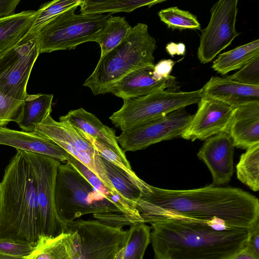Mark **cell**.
I'll list each match as a JSON object with an SVG mask.
<instances>
[{
    "instance_id": "8992f818",
    "label": "cell",
    "mask_w": 259,
    "mask_h": 259,
    "mask_svg": "<svg viewBox=\"0 0 259 259\" xmlns=\"http://www.w3.org/2000/svg\"><path fill=\"white\" fill-rule=\"evenodd\" d=\"M74 7L53 19L36 33L39 54L71 50L97 40L110 14H76Z\"/></svg>"
},
{
    "instance_id": "d6a6232c",
    "label": "cell",
    "mask_w": 259,
    "mask_h": 259,
    "mask_svg": "<svg viewBox=\"0 0 259 259\" xmlns=\"http://www.w3.org/2000/svg\"><path fill=\"white\" fill-rule=\"evenodd\" d=\"M24 101H20L0 92V126L11 121L18 123L22 119Z\"/></svg>"
},
{
    "instance_id": "8fae6325",
    "label": "cell",
    "mask_w": 259,
    "mask_h": 259,
    "mask_svg": "<svg viewBox=\"0 0 259 259\" xmlns=\"http://www.w3.org/2000/svg\"><path fill=\"white\" fill-rule=\"evenodd\" d=\"M39 54L36 34H29L1 54L0 92L24 101L30 73Z\"/></svg>"
},
{
    "instance_id": "d590c367",
    "label": "cell",
    "mask_w": 259,
    "mask_h": 259,
    "mask_svg": "<svg viewBox=\"0 0 259 259\" xmlns=\"http://www.w3.org/2000/svg\"><path fill=\"white\" fill-rule=\"evenodd\" d=\"M243 249L259 259V221L248 229V236Z\"/></svg>"
},
{
    "instance_id": "6da1fadb",
    "label": "cell",
    "mask_w": 259,
    "mask_h": 259,
    "mask_svg": "<svg viewBox=\"0 0 259 259\" xmlns=\"http://www.w3.org/2000/svg\"><path fill=\"white\" fill-rule=\"evenodd\" d=\"M136 207L145 223L161 218L220 221L249 229L259 221V200L242 189L212 185L190 190H169L150 186Z\"/></svg>"
},
{
    "instance_id": "74e56055",
    "label": "cell",
    "mask_w": 259,
    "mask_h": 259,
    "mask_svg": "<svg viewBox=\"0 0 259 259\" xmlns=\"http://www.w3.org/2000/svg\"><path fill=\"white\" fill-rule=\"evenodd\" d=\"M20 0H0V18L15 14L16 7Z\"/></svg>"
},
{
    "instance_id": "1f68e13d",
    "label": "cell",
    "mask_w": 259,
    "mask_h": 259,
    "mask_svg": "<svg viewBox=\"0 0 259 259\" xmlns=\"http://www.w3.org/2000/svg\"><path fill=\"white\" fill-rule=\"evenodd\" d=\"M82 132L84 136L92 143L103 158L120 168L138 184L145 187L149 185L137 176L133 170L128 160H123L117 154L103 144L87 134Z\"/></svg>"
},
{
    "instance_id": "30bf717a",
    "label": "cell",
    "mask_w": 259,
    "mask_h": 259,
    "mask_svg": "<svg viewBox=\"0 0 259 259\" xmlns=\"http://www.w3.org/2000/svg\"><path fill=\"white\" fill-rule=\"evenodd\" d=\"M24 152L35 178L40 235L58 236L66 232L67 230L66 224L58 215L54 197L56 177L61 163L48 156Z\"/></svg>"
},
{
    "instance_id": "7a4b0ae2",
    "label": "cell",
    "mask_w": 259,
    "mask_h": 259,
    "mask_svg": "<svg viewBox=\"0 0 259 259\" xmlns=\"http://www.w3.org/2000/svg\"><path fill=\"white\" fill-rule=\"evenodd\" d=\"M151 225L155 259H227L242 250L248 229L220 221L161 218Z\"/></svg>"
},
{
    "instance_id": "7c38bea8",
    "label": "cell",
    "mask_w": 259,
    "mask_h": 259,
    "mask_svg": "<svg viewBox=\"0 0 259 259\" xmlns=\"http://www.w3.org/2000/svg\"><path fill=\"white\" fill-rule=\"evenodd\" d=\"M237 0H220L210 9V19L201 30L197 57L206 64L212 61L240 35L236 29Z\"/></svg>"
},
{
    "instance_id": "ba28073f",
    "label": "cell",
    "mask_w": 259,
    "mask_h": 259,
    "mask_svg": "<svg viewBox=\"0 0 259 259\" xmlns=\"http://www.w3.org/2000/svg\"><path fill=\"white\" fill-rule=\"evenodd\" d=\"M66 226L72 259H114L128 231L98 220L76 219Z\"/></svg>"
},
{
    "instance_id": "5bb4252c",
    "label": "cell",
    "mask_w": 259,
    "mask_h": 259,
    "mask_svg": "<svg viewBox=\"0 0 259 259\" xmlns=\"http://www.w3.org/2000/svg\"><path fill=\"white\" fill-rule=\"evenodd\" d=\"M236 108L218 100L201 97L196 113L181 137L194 141L229 133Z\"/></svg>"
},
{
    "instance_id": "9c48e42d",
    "label": "cell",
    "mask_w": 259,
    "mask_h": 259,
    "mask_svg": "<svg viewBox=\"0 0 259 259\" xmlns=\"http://www.w3.org/2000/svg\"><path fill=\"white\" fill-rule=\"evenodd\" d=\"M35 131L53 141L88 167L101 180L114 198L122 202L126 201L113 186L102 157L81 131L67 121H57L50 115L36 126Z\"/></svg>"
},
{
    "instance_id": "f546056e",
    "label": "cell",
    "mask_w": 259,
    "mask_h": 259,
    "mask_svg": "<svg viewBox=\"0 0 259 259\" xmlns=\"http://www.w3.org/2000/svg\"><path fill=\"white\" fill-rule=\"evenodd\" d=\"M81 0H54L43 4L36 11V16L29 34H36L45 25L64 12L75 6Z\"/></svg>"
},
{
    "instance_id": "9a60e30c",
    "label": "cell",
    "mask_w": 259,
    "mask_h": 259,
    "mask_svg": "<svg viewBox=\"0 0 259 259\" xmlns=\"http://www.w3.org/2000/svg\"><path fill=\"white\" fill-rule=\"evenodd\" d=\"M234 147L229 134L223 133L207 139L199 150L197 156L210 170L213 184L230 182L233 173Z\"/></svg>"
},
{
    "instance_id": "e0dca14e",
    "label": "cell",
    "mask_w": 259,
    "mask_h": 259,
    "mask_svg": "<svg viewBox=\"0 0 259 259\" xmlns=\"http://www.w3.org/2000/svg\"><path fill=\"white\" fill-rule=\"evenodd\" d=\"M0 145L48 156L60 162H67L69 155L53 141L35 131L26 132L0 126Z\"/></svg>"
},
{
    "instance_id": "cb8c5ba5",
    "label": "cell",
    "mask_w": 259,
    "mask_h": 259,
    "mask_svg": "<svg viewBox=\"0 0 259 259\" xmlns=\"http://www.w3.org/2000/svg\"><path fill=\"white\" fill-rule=\"evenodd\" d=\"M165 0H81L79 7L83 14H109L120 12L130 13L144 6L150 7Z\"/></svg>"
},
{
    "instance_id": "7402d4cb",
    "label": "cell",
    "mask_w": 259,
    "mask_h": 259,
    "mask_svg": "<svg viewBox=\"0 0 259 259\" xmlns=\"http://www.w3.org/2000/svg\"><path fill=\"white\" fill-rule=\"evenodd\" d=\"M53 97L52 94L27 95L24 100L22 117L18 123L22 131L35 132L36 126L51 115Z\"/></svg>"
},
{
    "instance_id": "b9f144b4",
    "label": "cell",
    "mask_w": 259,
    "mask_h": 259,
    "mask_svg": "<svg viewBox=\"0 0 259 259\" xmlns=\"http://www.w3.org/2000/svg\"><path fill=\"white\" fill-rule=\"evenodd\" d=\"M1 183H0V194H1Z\"/></svg>"
},
{
    "instance_id": "603a6c76",
    "label": "cell",
    "mask_w": 259,
    "mask_h": 259,
    "mask_svg": "<svg viewBox=\"0 0 259 259\" xmlns=\"http://www.w3.org/2000/svg\"><path fill=\"white\" fill-rule=\"evenodd\" d=\"M259 55V39L222 53L213 62L212 68L222 75L240 69L250 59Z\"/></svg>"
},
{
    "instance_id": "4dcf8cb0",
    "label": "cell",
    "mask_w": 259,
    "mask_h": 259,
    "mask_svg": "<svg viewBox=\"0 0 259 259\" xmlns=\"http://www.w3.org/2000/svg\"><path fill=\"white\" fill-rule=\"evenodd\" d=\"M158 15L160 20L172 29L182 30L200 28V24L195 15L177 7L161 10Z\"/></svg>"
},
{
    "instance_id": "ac0fdd59",
    "label": "cell",
    "mask_w": 259,
    "mask_h": 259,
    "mask_svg": "<svg viewBox=\"0 0 259 259\" xmlns=\"http://www.w3.org/2000/svg\"><path fill=\"white\" fill-rule=\"evenodd\" d=\"M201 89V97L218 100L235 108L259 102V85L241 83L228 77L212 76Z\"/></svg>"
},
{
    "instance_id": "ffe728a7",
    "label": "cell",
    "mask_w": 259,
    "mask_h": 259,
    "mask_svg": "<svg viewBox=\"0 0 259 259\" xmlns=\"http://www.w3.org/2000/svg\"><path fill=\"white\" fill-rule=\"evenodd\" d=\"M59 121L68 122L103 144L123 160H127L113 129L104 124L95 115L83 108L70 110L65 115L60 116Z\"/></svg>"
},
{
    "instance_id": "8d00e7d4",
    "label": "cell",
    "mask_w": 259,
    "mask_h": 259,
    "mask_svg": "<svg viewBox=\"0 0 259 259\" xmlns=\"http://www.w3.org/2000/svg\"><path fill=\"white\" fill-rule=\"evenodd\" d=\"M175 65V62L171 59L160 61L154 66V74L159 80L174 79L175 77L170 75V72Z\"/></svg>"
},
{
    "instance_id": "e575fe53",
    "label": "cell",
    "mask_w": 259,
    "mask_h": 259,
    "mask_svg": "<svg viewBox=\"0 0 259 259\" xmlns=\"http://www.w3.org/2000/svg\"><path fill=\"white\" fill-rule=\"evenodd\" d=\"M34 247V245L28 243L0 240L1 254L24 257L29 255Z\"/></svg>"
},
{
    "instance_id": "484cf974",
    "label": "cell",
    "mask_w": 259,
    "mask_h": 259,
    "mask_svg": "<svg viewBox=\"0 0 259 259\" xmlns=\"http://www.w3.org/2000/svg\"><path fill=\"white\" fill-rule=\"evenodd\" d=\"M24 259H72L69 234L55 237L40 235L32 251Z\"/></svg>"
},
{
    "instance_id": "4316f807",
    "label": "cell",
    "mask_w": 259,
    "mask_h": 259,
    "mask_svg": "<svg viewBox=\"0 0 259 259\" xmlns=\"http://www.w3.org/2000/svg\"><path fill=\"white\" fill-rule=\"evenodd\" d=\"M128 230L126 241L114 259H143L150 243L151 227L145 223H139L130 226Z\"/></svg>"
},
{
    "instance_id": "2e32d148",
    "label": "cell",
    "mask_w": 259,
    "mask_h": 259,
    "mask_svg": "<svg viewBox=\"0 0 259 259\" xmlns=\"http://www.w3.org/2000/svg\"><path fill=\"white\" fill-rule=\"evenodd\" d=\"M154 66L135 70L105 88L102 94L112 93L123 100L136 98L167 88L174 79L159 80L154 74Z\"/></svg>"
},
{
    "instance_id": "4fadbf2b",
    "label": "cell",
    "mask_w": 259,
    "mask_h": 259,
    "mask_svg": "<svg viewBox=\"0 0 259 259\" xmlns=\"http://www.w3.org/2000/svg\"><path fill=\"white\" fill-rule=\"evenodd\" d=\"M193 115L185 108L166 115L127 131L117 137L121 149L125 153L145 149L158 142L181 137Z\"/></svg>"
},
{
    "instance_id": "5b68a950",
    "label": "cell",
    "mask_w": 259,
    "mask_h": 259,
    "mask_svg": "<svg viewBox=\"0 0 259 259\" xmlns=\"http://www.w3.org/2000/svg\"><path fill=\"white\" fill-rule=\"evenodd\" d=\"M54 197L58 215L65 224L88 214L123 213L68 161L58 166Z\"/></svg>"
},
{
    "instance_id": "60d3db41",
    "label": "cell",
    "mask_w": 259,
    "mask_h": 259,
    "mask_svg": "<svg viewBox=\"0 0 259 259\" xmlns=\"http://www.w3.org/2000/svg\"><path fill=\"white\" fill-rule=\"evenodd\" d=\"M0 259H24V257L14 256L0 253Z\"/></svg>"
},
{
    "instance_id": "52a82bcc",
    "label": "cell",
    "mask_w": 259,
    "mask_h": 259,
    "mask_svg": "<svg viewBox=\"0 0 259 259\" xmlns=\"http://www.w3.org/2000/svg\"><path fill=\"white\" fill-rule=\"evenodd\" d=\"M201 97V89L178 92L160 90L144 96L123 100L121 107L109 119L115 127L125 132L198 103Z\"/></svg>"
},
{
    "instance_id": "3957f363",
    "label": "cell",
    "mask_w": 259,
    "mask_h": 259,
    "mask_svg": "<svg viewBox=\"0 0 259 259\" xmlns=\"http://www.w3.org/2000/svg\"><path fill=\"white\" fill-rule=\"evenodd\" d=\"M16 151L1 183L0 240L35 246L40 236L35 178L25 152Z\"/></svg>"
},
{
    "instance_id": "277c9868",
    "label": "cell",
    "mask_w": 259,
    "mask_h": 259,
    "mask_svg": "<svg viewBox=\"0 0 259 259\" xmlns=\"http://www.w3.org/2000/svg\"><path fill=\"white\" fill-rule=\"evenodd\" d=\"M156 41L148 32V25L138 23L116 48L100 58L94 71L83 86L94 95L102 94L110 85L138 69L154 66Z\"/></svg>"
},
{
    "instance_id": "836d02e7",
    "label": "cell",
    "mask_w": 259,
    "mask_h": 259,
    "mask_svg": "<svg viewBox=\"0 0 259 259\" xmlns=\"http://www.w3.org/2000/svg\"><path fill=\"white\" fill-rule=\"evenodd\" d=\"M228 77L241 83L259 85V55L252 58L238 71Z\"/></svg>"
},
{
    "instance_id": "f35d334b",
    "label": "cell",
    "mask_w": 259,
    "mask_h": 259,
    "mask_svg": "<svg viewBox=\"0 0 259 259\" xmlns=\"http://www.w3.org/2000/svg\"><path fill=\"white\" fill-rule=\"evenodd\" d=\"M166 51L168 54L173 56L175 55H184L186 53V46L183 43L170 42L167 44Z\"/></svg>"
},
{
    "instance_id": "83f0119b",
    "label": "cell",
    "mask_w": 259,
    "mask_h": 259,
    "mask_svg": "<svg viewBox=\"0 0 259 259\" xmlns=\"http://www.w3.org/2000/svg\"><path fill=\"white\" fill-rule=\"evenodd\" d=\"M131 29L125 17L110 16L97 40L101 48L100 58L118 46L128 35Z\"/></svg>"
},
{
    "instance_id": "d6986e66",
    "label": "cell",
    "mask_w": 259,
    "mask_h": 259,
    "mask_svg": "<svg viewBox=\"0 0 259 259\" xmlns=\"http://www.w3.org/2000/svg\"><path fill=\"white\" fill-rule=\"evenodd\" d=\"M228 133L237 148L247 149L259 144V102L236 108Z\"/></svg>"
},
{
    "instance_id": "d4e9b609",
    "label": "cell",
    "mask_w": 259,
    "mask_h": 259,
    "mask_svg": "<svg viewBox=\"0 0 259 259\" xmlns=\"http://www.w3.org/2000/svg\"><path fill=\"white\" fill-rule=\"evenodd\" d=\"M107 175L118 194L136 208L142 195L150 191V185L142 186L120 168L102 158Z\"/></svg>"
},
{
    "instance_id": "44dd1931",
    "label": "cell",
    "mask_w": 259,
    "mask_h": 259,
    "mask_svg": "<svg viewBox=\"0 0 259 259\" xmlns=\"http://www.w3.org/2000/svg\"><path fill=\"white\" fill-rule=\"evenodd\" d=\"M36 11H23L0 18V54L17 45L29 33Z\"/></svg>"
},
{
    "instance_id": "f1b7e54d",
    "label": "cell",
    "mask_w": 259,
    "mask_h": 259,
    "mask_svg": "<svg viewBox=\"0 0 259 259\" xmlns=\"http://www.w3.org/2000/svg\"><path fill=\"white\" fill-rule=\"evenodd\" d=\"M238 179L253 191L259 190V144L243 153L236 165Z\"/></svg>"
},
{
    "instance_id": "ab89813d",
    "label": "cell",
    "mask_w": 259,
    "mask_h": 259,
    "mask_svg": "<svg viewBox=\"0 0 259 259\" xmlns=\"http://www.w3.org/2000/svg\"><path fill=\"white\" fill-rule=\"evenodd\" d=\"M227 259H256L252 254L242 249L235 254Z\"/></svg>"
}]
</instances>
